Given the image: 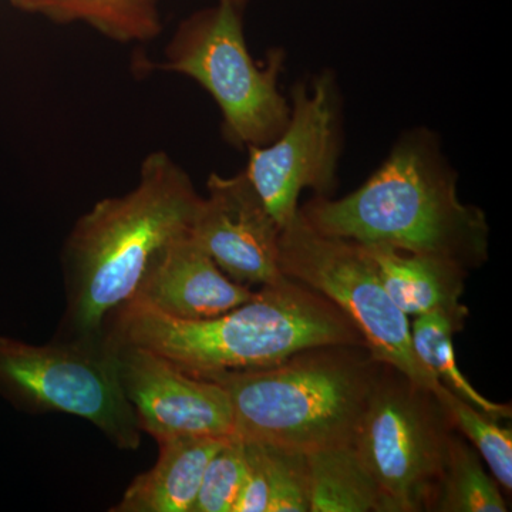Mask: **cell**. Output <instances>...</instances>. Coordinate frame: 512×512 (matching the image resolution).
Wrapping results in <instances>:
<instances>
[{
	"instance_id": "cell-1",
	"label": "cell",
	"mask_w": 512,
	"mask_h": 512,
	"mask_svg": "<svg viewBox=\"0 0 512 512\" xmlns=\"http://www.w3.org/2000/svg\"><path fill=\"white\" fill-rule=\"evenodd\" d=\"M200 201L184 168L154 151L133 190L86 212L64 247L67 308L60 339L106 342L111 316L136 296L154 259L190 234Z\"/></svg>"
},
{
	"instance_id": "cell-2",
	"label": "cell",
	"mask_w": 512,
	"mask_h": 512,
	"mask_svg": "<svg viewBox=\"0 0 512 512\" xmlns=\"http://www.w3.org/2000/svg\"><path fill=\"white\" fill-rule=\"evenodd\" d=\"M299 212L330 237L436 256L466 271L487 261L484 211L461 202L456 171L426 128L404 133L356 191L339 200L316 195Z\"/></svg>"
},
{
	"instance_id": "cell-3",
	"label": "cell",
	"mask_w": 512,
	"mask_h": 512,
	"mask_svg": "<svg viewBox=\"0 0 512 512\" xmlns=\"http://www.w3.org/2000/svg\"><path fill=\"white\" fill-rule=\"evenodd\" d=\"M106 339L150 350L197 377L271 367L322 346H366L332 302L286 276L208 319L173 318L130 301L111 316Z\"/></svg>"
},
{
	"instance_id": "cell-4",
	"label": "cell",
	"mask_w": 512,
	"mask_h": 512,
	"mask_svg": "<svg viewBox=\"0 0 512 512\" xmlns=\"http://www.w3.org/2000/svg\"><path fill=\"white\" fill-rule=\"evenodd\" d=\"M382 367L365 345L322 346L204 379L227 390L235 437L306 454L353 444Z\"/></svg>"
},
{
	"instance_id": "cell-5",
	"label": "cell",
	"mask_w": 512,
	"mask_h": 512,
	"mask_svg": "<svg viewBox=\"0 0 512 512\" xmlns=\"http://www.w3.org/2000/svg\"><path fill=\"white\" fill-rule=\"evenodd\" d=\"M245 5L218 0L181 22L165 47V72L184 74L211 94L222 133L237 147H262L284 130L291 104L279 90L284 52L255 62L244 33Z\"/></svg>"
},
{
	"instance_id": "cell-6",
	"label": "cell",
	"mask_w": 512,
	"mask_h": 512,
	"mask_svg": "<svg viewBox=\"0 0 512 512\" xmlns=\"http://www.w3.org/2000/svg\"><path fill=\"white\" fill-rule=\"evenodd\" d=\"M0 396L22 412L87 420L120 450L140 447V424L107 339L30 345L0 335Z\"/></svg>"
},
{
	"instance_id": "cell-7",
	"label": "cell",
	"mask_w": 512,
	"mask_h": 512,
	"mask_svg": "<svg viewBox=\"0 0 512 512\" xmlns=\"http://www.w3.org/2000/svg\"><path fill=\"white\" fill-rule=\"evenodd\" d=\"M453 429L433 392L383 365L353 446L375 481L384 512L431 511Z\"/></svg>"
},
{
	"instance_id": "cell-8",
	"label": "cell",
	"mask_w": 512,
	"mask_h": 512,
	"mask_svg": "<svg viewBox=\"0 0 512 512\" xmlns=\"http://www.w3.org/2000/svg\"><path fill=\"white\" fill-rule=\"evenodd\" d=\"M279 269L332 302L359 330L377 362L423 389H439V380L414 353L409 316L387 295L362 244L320 234L298 211L279 235Z\"/></svg>"
},
{
	"instance_id": "cell-9",
	"label": "cell",
	"mask_w": 512,
	"mask_h": 512,
	"mask_svg": "<svg viewBox=\"0 0 512 512\" xmlns=\"http://www.w3.org/2000/svg\"><path fill=\"white\" fill-rule=\"evenodd\" d=\"M291 114L272 143L249 147L245 168L272 217L284 228L305 190L329 197L338 183L342 114L335 74L322 72L292 89Z\"/></svg>"
},
{
	"instance_id": "cell-10",
	"label": "cell",
	"mask_w": 512,
	"mask_h": 512,
	"mask_svg": "<svg viewBox=\"0 0 512 512\" xmlns=\"http://www.w3.org/2000/svg\"><path fill=\"white\" fill-rule=\"evenodd\" d=\"M110 343L141 431L157 441L235 436L231 402L220 383L192 376L150 350Z\"/></svg>"
},
{
	"instance_id": "cell-11",
	"label": "cell",
	"mask_w": 512,
	"mask_h": 512,
	"mask_svg": "<svg viewBox=\"0 0 512 512\" xmlns=\"http://www.w3.org/2000/svg\"><path fill=\"white\" fill-rule=\"evenodd\" d=\"M191 238L218 268L241 285H272L279 269L281 228L247 173L211 174L192 221Z\"/></svg>"
},
{
	"instance_id": "cell-12",
	"label": "cell",
	"mask_w": 512,
	"mask_h": 512,
	"mask_svg": "<svg viewBox=\"0 0 512 512\" xmlns=\"http://www.w3.org/2000/svg\"><path fill=\"white\" fill-rule=\"evenodd\" d=\"M252 295L249 286L232 281L188 234L154 259L131 301L173 318L194 320L222 315Z\"/></svg>"
},
{
	"instance_id": "cell-13",
	"label": "cell",
	"mask_w": 512,
	"mask_h": 512,
	"mask_svg": "<svg viewBox=\"0 0 512 512\" xmlns=\"http://www.w3.org/2000/svg\"><path fill=\"white\" fill-rule=\"evenodd\" d=\"M375 262L380 281L394 305L406 316L446 313L466 319L461 303L467 271L446 259L386 245H363Z\"/></svg>"
},
{
	"instance_id": "cell-14",
	"label": "cell",
	"mask_w": 512,
	"mask_h": 512,
	"mask_svg": "<svg viewBox=\"0 0 512 512\" xmlns=\"http://www.w3.org/2000/svg\"><path fill=\"white\" fill-rule=\"evenodd\" d=\"M229 439L202 436L157 441V463L128 485L120 503L110 511L191 512L205 468Z\"/></svg>"
},
{
	"instance_id": "cell-15",
	"label": "cell",
	"mask_w": 512,
	"mask_h": 512,
	"mask_svg": "<svg viewBox=\"0 0 512 512\" xmlns=\"http://www.w3.org/2000/svg\"><path fill=\"white\" fill-rule=\"evenodd\" d=\"M13 8L52 22L84 23L114 42L144 43L163 29L157 0H9Z\"/></svg>"
},
{
	"instance_id": "cell-16",
	"label": "cell",
	"mask_w": 512,
	"mask_h": 512,
	"mask_svg": "<svg viewBox=\"0 0 512 512\" xmlns=\"http://www.w3.org/2000/svg\"><path fill=\"white\" fill-rule=\"evenodd\" d=\"M309 512H384L382 497L353 444L306 453Z\"/></svg>"
},
{
	"instance_id": "cell-17",
	"label": "cell",
	"mask_w": 512,
	"mask_h": 512,
	"mask_svg": "<svg viewBox=\"0 0 512 512\" xmlns=\"http://www.w3.org/2000/svg\"><path fill=\"white\" fill-rule=\"evenodd\" d=\"M464 322L466 319L439 312L416 316L410 325L414 353L431 375L460 399L494 419H511V406L491 402L474 389L457 366L453 339L464 328Z\"/></svg>"
},
{
	"instance_id": "cell-18",
	"label": "cell",
	"mask_w": 512,
	"mask_h": 512,
	"mask_svg": "<svg viewBox=\"0 0 512 512\" xmlns=\"http://www.w3.org/2000/svg\"><path fill=\"white\" fill-rule=\"evenodd\" d=\"M431 511L507 512L494 477L485 473L480 454L454 434L439 491Z\"/></svg>"
},
{
	"instance_id": "cell-19",
	"label": "cell",
	"mask_w": 512,
	"mask_h": 512,
	"mask_svg": "<svg viewBox=\"0 0 512 512\" xmlns=\"http://www.w3.org/2000/svg\"><path fill=\"white\" fill-rule=\"evenodd\" d=\"M434 396L446 410L454 429L460 431L477 448V453L487 463L491 474L505 491L512 490V431L498 424L466 400L460 399L443 383Z\"/></svg>"
},
{
	"instance_id": "cell-20",
	"label": "cell",
	"mask_w": 512,
	"mask_h": 512,
	"mask_svg": "<svg viewBox=\"0 0 512 512\" xmlns=\"http://www.w3.org/2000/svg\"><path fill=\"white\" fill-rule=\"evenodd\" d=\"M255 443L264 467L269 512H309V478L305 453Z\"/></svg>"
},
{
	"instance_id": "cell-21",
	"label": "cell",
	"mask_w": 512,
	"mask_h": 512,
	"mask_svg": "<svg viewBox=\"0 0 512 512\" xmlns=\"http://www.w3.org/2000/svg\"><path fill=\"white\" fill-rule=\"evenodd\" d=\"M247 468L244 441L231 437L205 468L191 512H234Z\"/></svg>"
},
{
	"instance_id": "cell-22",
	"label": "cell",
	"mask_w": 512,
	"mask_h": 512,
	"mask_svg": "<svg viewBox=\"0 0 512 512\" xmlns=\"http://www.w3.org/2000/svg\"><path fill=\"white\" fill-rule=\"evenodd\" d=\"M234 2L241 3V5H247V0H234Z\"/></svg>"
}]
</instances>
